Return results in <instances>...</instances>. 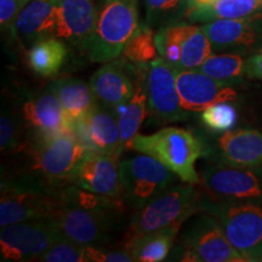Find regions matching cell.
<instances>
[{
	"mask_svg": "<svg viewBox=\"0 0 262 262\" xmlns=\"http://www.w3.org/2000/svg\"><path fill=\"white\" fill-rule=\"evenodd\" d=\"M124 56L134 64L147 67L156 60L157 45L152 27L147 24L139 25L124 48Z\"/></svg>",
	"mask_w": 262,
	"mask_h": 262,
	"instance_id": "obj_29",
	"label": "cell"
},
{
	"mask_svg": "<svg viewBox=\"0 0 262 262\" xmlns=\"http://www.w3.org/2000/svg\"><path fill=\"white\" fill-rule=\"evenodd\" d=\"M86 152L73 133L34 139L28 148V180L51 189L67 181L73 182L75 171Z\"/></svg>",
	"mask_w": 262,
	"mask_h": 262,
	"instance_id": "obj_2",
	"label": "cell"
},
{
	"mask_svg": "<svg viewBox=\"0 0 262 262\" xmlns=\"http://www.w3.org/2000/svg\"><path fill=\"white\" fill-rule=\"evenodd\" d=\"M123 198L131 208H143L175 181L176 173L158 159L141 155L119 163Z\"/></svg>",
	"mask_w": 262,
	"mask_h": 262,
	"instance_id": "obj_8",
	"label": "cell"
},
{
	"mask_svg": "<svg viewBox=\"0 0 262 262\" xmlns=\"http://www.w3.org/2000/svg\"><path fill=\"white\" fill-rule=\"evenodd\" d=\"M199 211L216 216L247 261H262V201L217 202L201 196Z\"/></svg>",
	"mask_w": 262,
	"mask_h": 262,
	"instance_id": "obj_3",
	"label": "cell"
},
{
	"mask_svg": "<svg viewBox=\"0 0 262 262\" xmlns=\"http://www.w3.org/2000/svg\"><path fill=\"white\" fill-rule=\"evenodd\" d=\"M237 111L228 101L217 102L202 111V122L211 131L226 133L237 122Z\"/></svg>",
	"mask_w": 262,
	"mask_h": 262,
	"instance_id": "obj_32",
	"label": "cell"
},
{
	"mask_svg": "<svg viewBox=\"0 0 262 262\" xmlns=\"http://www.w3.org/2000/svg\"><path fill=\"white\" fill-rule=\"evenodd\" d=\"M179 226L163 228L159 231L140 235L126 242L134 261L159 262L164 261L171 250L176 235L180 231Z\"/></svg>",
	"mask_w": 262,
	"mask_h": 262,
	"instance_id": "obj_22",
	"label": "cell"
},
{
	"mask_svg": "<svg viewBox=\"0 0 262 262\" xmlns=\"http://www.w3.org/2000/svg\"><path fill=\"white\" fill-rule=\"evenodd\" d=\"M178 70L164 60L156 58L150 62L145 74V90L149 114L159 123L178 122L187 118L182 107L176 85Z\"/></svg>",
	"mask_w": 262,
	"mask_h": 262,
	"instance_id": "obj_11",
	"label": "cell"
},
{
	"mask_svg": "<svg viewBox=\"0 0 262 262\" xmlns=\"http://www.w3.org/2000/svg\"><path fill=\"white\" fill-rule=\"evenodd\" d=\"M211 50L212 45L208 35L203 28L195 27L192 34L182 44L180 71L201 67L206 58L210 56Z\"/></svg>",
	"mask_w": 262,
	"mask_h": 262,
	"instance_id": "obj_31",
	"label": "cell"
},
{
	"mask_svg": "<svg viewBox=\"0 0 262 262\" xmlns=\"http://www.w3.org/2000/svg\"><path fill=\"white\" fill-rule=\"evenodd\" d=\"M29 2L31 0H0V25L3 32L16 37V19Z\"/></svg>",
	"mask_w": 262,
	"mask_h": 262,
	"instance_id": "obj_35",
	"label": "cell"
},
{
	"mask_svg": "<svg viewBox=\"0 0 262 262\" xmlns=\"http://www.w3.org/2000/svg\"><path fill=\"white\" fill-rule=\"evenodd\" d=\"M37 261L41 262H88L85 247L70 241L58 242L45 251Z\"/></svg>",
	"mask_w": 262,
	"mask_h": 262,
	"instance_id": "obj_33",
	"label": "cell"
},
{
	"mask_svg": "<svg viewBox=\"0 0 262 262\" xmlns=\"http://www.w3.org/2000/svg\"><path fill=\"white\" fill-rule=\"evenodd\" d=\"M181 242L185 250L181 261H247L228 241L220 220L206 211L189 222L181 235Z\"/></svg>",
	"mask_w": 262,
	"mask_h": 262,
	"instance_id": "obj_7",
	"label": "cell"
},
{
	"mask_svg": "<svg viewBox=\"0 0 262 262\" xmlns=\"http://www.w3.org/2000/svg\"><path fill=\"white\" fill-rule=\"evenodd\" d=\"M45 2H50V0H45Z\"/></svg>",
	"mask_w": 262,
	"mask_h": 262,
	"instance_id": "obj_37",
	"label": "cell"
},
{
	"mask_svg": "<svg viewBox=\"0 0 262 262\" xmlns=\"http://www.w3.org/2000/svg\"><path fill=\"white\" fill-rule=\"evenodd\" d=\"M147 22L150 27H164L182 22L187 15L188 0H145Z\"/></svg>",
	"mask_w": 262,
	"mask_h": 262,
	"instance_id": "obj_30",
	"label": "cell"
},
{
	"mask_svg": "<svg viewBox=\"0 0 262 262\" xmlns=\"http://www.w3.org/2000/svg\"><path fill=\"white\" fill-rule=\"evenodd\" d=\"M104 2H108V0H104Z\"/></svg>",
	"mask_w": 262,
	"mask_h": 262,
	"instance_id": "obj_38",
	"label": "cell"
},
{
	"mask_svg": "<svg viewBox=\"0 0 262 262\" xmlns=\"http://www.w3.org/2000/svg\"><path fill=\"white\" fill-rule=\"evenodd\" d=\"M21 145V133H19L18 123L8 111H3L2 118H0V148H2V152H15Z\"/></svg>",
	"mask_w": 262,
	"mask_h": 262,
	"instance_id": "obj_34",
	"label": "cell"
},
{
	"mask_svg": "<svg viewBox=\"0 0 262 262\" xmlns=\"http://www.w3.org/2000/svg\"><path fill=\"white\" fill-rule=\"evenodd\" d=\"M221 163L234 166L262 164V133L255 129L226 131L216 141Z\"/></svg>",
	"mask_w": 262,
	"mask_h": 262,
	"instance_id": "obj_19",
	"label": "cell"
},
{
	"mask_svg": "<svg viewBox=\"0 0 262 262\" xmlns=\"http://www.w3.org/2000/svg\"><path fill=\"white\" fill-rule=\"evenodd\" d=\"M147 95L145 85L137 83L136 91L129 101L114 108L119 126L123 148H130L131 141L139 133L141 124L147 114Z\"/></svg>",
	"mask_w": 262,
	"mask_h": 262,
	"instance_id": "obj_25",
	"label": "cell"
},
{
	"mask_svg": "<svg viewBox=\"0 0 262 262\" xmlns=\"http://www.w3.org/2000/svg\"><path fill=\"white\" fill-rule=\"evenodd\" d=\"M111 215V212L88 210L61 201L50 219L56 224L66 241L83 247H96L107 241L108 220Z\"/></svg>",
	"mask_w": 262,
	"mask_h": 262,
	"instance_id": "obj_12",
	"label": "cell"
},
{
	"mask_svg": "<svg viewBox=\"0 0 262 262\" xmlns=\"http://www.w3.org/2000/svg\"><path fill=\"white\" fill-rule=\"evenodd\" d=\"M201 194L192 183L170 186L139 209L131 220L127 241L159 229L179 226L199 211Z\"/></svg>",
	"mask_w": 262,
	"mask_h": 262,
	"instance_id": "obj_5",
	"label": "cell"
},
{
	"mask_svg": "<svg viewBox=\"0 0 262 262\" xmlns=\"http://www.w3.org/2000/svg\"><path fill=\"white\" fill-rule=\"evenodd\" d=\"M248 74L262 80V49L258 54L248 60Z\"/></svg>",
	"mask_w": 262,
	"mask_h": 262,
	"instance_id": "obj_36",
	"label": "cell"
},
{
	"mask_svg": "<svg viewBox=\"0 0 262 262\" xmlns=\"http://www.w3.org/2000/svg\"><path fill=\"white\" fill-rule=\"evenodd\" d=\"M51 89L72 122L86 116L96 104L90 85L79 79H60L52 84Z\"/></svg>",
	"mask_w": 262,
	"mask_h": 262,
	"instance_id": "obj_23",
	"label": "cell"
},
{
	"mask_svg": "<svg viewBox=\"0 0 262 262\" xmlns=\"http://www.w3.org/2000/svg\"><path fill=\"white\" fill-rule=\"evenodd\" d=\"M212 49H250L257 41V32L247 18H219L203 26Z\"/></svg>",
	"mask_w": 262,
	"mask_h": 262,
	"instance_id": "obj_21",
	"label": "cell"
},
{
	"mask_svg": "<svg viewBox=\"0 0 262 262\" xmlns=\"http://www.w3.org/2000/svg\"><path fill=\"white\" fill-rule=\"evenodd\" d=\"M60 192L31 180H3L0 227L50 217L60 205Z\"/></svg>",
	"mask_w": 262,
	"mask_h": 262,
	"instance_id": "obj_6",
	"label": "cell"
},
{
	"mask_svg": "<svg viewBox=\"0 0 262 262\" xmlns=\"http://www.w3.org/2000/svg\"><path fill=\"white\" fill-rule=\"evenodd\" d=\"M15 28L16 37L32 44L40 39L56 37V0H31L18 14Z\"/></svg>",
	"mask_w": 262,
	"mask_h": 262,
	"instance_id": "obj_20",
	"label": "cell"
},
{
	"mask_svg": "<svg viewBox=\"0 0 262 262\" xmlns=\"http://www.w3.org/2000/svg\"><path fill=\"white\" fill-rule=\"evenodd\" d=\"M195 27L196 26L179 22V24L160 27L158 33L155 35L157 50L160 57H163L178 71H180L183 41L192 34Z\"/></svg>",
	"mask_w": 262,
	"mask_h": 262,
	"instance_id": "obj_27",
	"label": "cell"
},
{
	"mask_svg": "<svg viewBox=\"0 0 262 262\" xmlns=\"http://www.w3.org/2000/svg\"><path fill=\"white\" fill-rule=\"evenodd\" d=\"M72 131L88 150L119 157L124 149L116 113L102 103L95 104L86 116L73 120Z\"/></svg>",
	"mask_w": 262,
	"mask_h": 262,
	"instance_id": "obj_13",
	"label": "cell"
},
{
	"mask_svg": "<svg viewBox=\"0 0 262 262\" xmlns=\"http://www.w3.org/2000/svg\"><path fill=\"white\" fill-rule=\"evenodd\" d=\"M56 38L85 47L96 27L98 14L94 0H56Z\"/></svg>",
	"mask_w": 262,
	"mask_h": 262,
	"instance_id": "obj_18",
	"label": "cell"
},
{
	"mask_svg": "<svg viewBox=\"0 0 262 262\" xmlns=\"http://www.w3.org/2000/svg\"><path fill=\"white\" fill-rule=\"evenodd\" d=\"M73 182L78 187L97 194L120 199L123 196L118 157L88 150L75 171Z\"/></svg>",
	"mask_w": 262,
	"mask_h": 262,
	"instance_id": "obj_15",
	"label": "cell"
},
{
	"mask_svg": "<svg viewBox=\"0 0 262 262\" xmlns=\"http://www.w3.org/2000/svg\"><path fill=\"white\" fill-rule=\"evenodd\" d=\"M62 241L66 239L50 217L6 226L0 232L2 260L37 261L52 245Z\"/></svg>",
	"mask_w": 262,
	"mask_h": 262,
	"instance_id": "obj_10",
	"label": "cell"
},
{
	"mask_svg": "<svg viewBox=\"0 0 262 262\" xmlns=\"http://www.w3.org/2000/svg\"><path fill=\"white\" fill-rule=\"evenodd\" d=\"M176 85L187 112H202L217 102L237 100V93L228 83L212 79L198 68L178 71Z\"/></svg>",
	"mask_w": 262,
	"mask_h": 262,
	"instance_id": "obj_14",
	"label": "cell"
},
{
	"mask_svg": "<svg viewBox=\"0 0 262 262\" xmlns=\"http://www.w3.org/2000/svg\"><path fill=\"white\" fill-rule=\"evenodd\" d=\"M201 183L204 196L210 201H262V164L257 166L216 164L203 171Z\"/></svg>",
	"mask_w": 262,
	"mask_h": 262,
	"instance_id": "obj_9",
	"label": "cell"
},
{
	"mask_svg": "<svg viewBox=\"0 0 262 262\" xmlns=\"http://www.w3.org/2000/svg\"><path fill=\"white\" fill-rule=\"evenodd\" d=\"M262 8V0H215L211 5L188 9V22H211L219 18H244Z\"/></svg>",
	"mask_w": 262,
	"mask_h": 262,
	"instance_id": "obj_26",
	"label": "cell"
},
{
	"mask_svg": "<svg viewBox=\"0 0 262 262\" xmlns=\"http://www.w3.org/2000/svg\"><path fill=\"white\" fill-rule=\"evenodd\" d=\"M130 148L158 159L183 182L192 185L201 182L195 162L208 150L192 131L170 126L150 135H136L131 141Z\"/></svg>",
	"mask_w": 262,
	"mask_h": 262,
	"instance_id": "obj_1",
	"label": "cell"
},
{
	"mask_svg": "<svg viewBox=\"0 0 262 262\" xmlns=\"http://www.w3.org/2000/svg\"><path fill=\"white\" fill-rule=\"evenodd\" d=\"M141 68V66L134 64L133 62H107L90 79L95 97L111 110L127 102L136 91L131 75L139 73Z\"/></svg>",
	"mask_w": 262,
	"mask_h": 262,
	"instance_id": "obj_16",
	"label": "cell"
},
{
	"mask_svg": "<svg viewBox=\"0 0 262 262\" xmlns=\"http://www.w3.org/2000/svg\"><path fill=\"white\" fill-rule=\"evenodd\" d=\"M24 117L34 133V139H44L72 131V120L54 93L39 95L24 106Z\"/></svg>",
	"mask_w": 262,
	"mask_h": 262,
	"instance_id": "obj_17",
	"label": "cell"
},
{
	"mask_svg": "<svg viewBox=\"0 0 262 262\" xmlns=\"http://www.w3.org/2000/svg\"><path fill=\"white\" fill-rule=\"evenodd\" d=\"M67 54V47L62 39L56 37L40 39L33 42L28 52L29 67L38 75L51 77L63 67Z\"/></svg>",
	"mask_w": 262,
	"mask_h": 262,
	"instance_id": "obj_24",
	"label": "cell"
},
{
	"mask_svg": "<svg viewBox=\"0 0 262 262\" xmlns=\"http://www.w3.org/2000/svg\"><path fill=\"white\" fill-rule=\"evenodd\" d=\"M137 27L136 0H108L98 14L96 27L84 49L91 61L107 63L119 57Z\"/></svg>",
	"mask_w": 262,
	"mask_h": 262,
	"instance_id": "obj_4",
	"label": "cell"
},
{
	"mask_svg": "<svg viewBox=\"0 0 262 262\" xmlns=\"http://www.w3.org/2000/svg\"><path fill=\"white\" fill-rule=\"evenodd\" d=\"M198 70L212 79L229 83L241 79L245 73L248 74V61L233 54L210 55Z\"/></svg>",
	"mask_w": 262,
	"mask_h": 262,
	"instance_id": "obj_28",
	"label": "cell"
}]
</instances>
